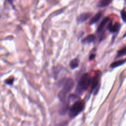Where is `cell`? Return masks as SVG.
Masks as SVG:
<instances>
[{"instance_id": "cell-8", "label": "cell", "mask_w": 126, "mask_h": 126, "mask_svg": "<svg viewBox=\"0 0 126 126\" xmlns=\"http://www.w3.org/2000/svg\"><path fill=\"white\" fill-rule=\"evenodd\" d=\"M95 39V36L94 34H89L84 38H83L82 40V42L83 43H90L93 42Z\"/></svg>"}, {"instance_id": "cell-14", "label": "cell", "mask_w": 126, "mask_h": 126, "mask_svg": "<svg viewBox=\"0 0 126 126\" xmlns=\"http://www.w3.org/2000/svg\"><path fill=\"white\" fill-rule=\"evenodd\" d=\"M14 78L13 77H9L8 78H7V79H6L4 81L5 83L9 85H11L13 84V81H14Z\"/></svg>"}, {"instance_id": "cell-12", "label": "cell", "mask_w": 126, "mask_h": 126, "mask_svg": "<svg viewBox=\"0 0 126 126\" xmlns=\"http://www.w3.org/2000/svg\"><path fill=\"white\" fill-rule=\"evenodd\" d=\"M126 61V60H120V61H118L116 62H114L111 64L110 66L111 68L117 67L119 66L122 65L123 64H124Z\"/></svg>"}, {"instance_id": "cell-13", "label": "cell", "mask_w": 126, "mask_h": 126, "mask_svg": "<svg viewBox=\"0 0 126 126\" xmlns=\"http://www.w3.org/2000/svg\"><path fill=\"white\" fill-rule=\"evenodd\" d=\"M125 55H126V46L118 51L117 57H121Z\"/></svg>"}, {"instance_id": "cell-16", "label": "cell", "mask_w": 126, "mask_h": 126, "mask_svg": "<svg viewBox=\"0 0 126 126\" xmlns=\"http://www.w3.org/2000/svg\"><path fill=\"white\" fill-rule=\"evenodd\" d=\"M95 55L94 54H92L90 55V57H89V60H93L95 58Z\"/></svg>"}, {"instance_id": "cell-10", "label": "cell", "mask_w": 126, "mask_h": 126, "mask_svg": "<svg viewBox=\"0 0 126 126\" xmlns=\"http://www.w3.org/2000/svg\"><path fill=\"white\" fill-rule=\"evenodd\" d=\"M102 16V13L101 12H98L90 20L89 22L90 25H93L95 23H96L101 18Z\"/></svg>"}, {"instance_id": "cell-6", "label": "cell", "mask_w": 126, "mask_h": 126, "mask_svg": "<svg viewBox=\"0 0 126 126\" xmlns=\"http://www.w3.org/2000/svg\"><path fill=\"white\" fill-rule=\"evenodd\" d=\"M92 13L90 12H85L81 14L77 19L79 23H83L87 20L92 15Z\"/></svg>"}, {"instance_id": "cell-5", "label": "cell", "mask_w": 126, "mask_h": 126, "mask_svg": "<svg viewBox=\"0 0 126 126\" xmlns=\"http://www.w3.org/2000/svg\"><path fill=\"white\" fill-rule=\"evenodd\" d=\"M110 21V19L109 17H105L104 18L102 21L100 22L99 25H98L97 30H96V32L98 33L102 32V31L103 30L104 27L106 26L107 23Z\"/></svg>"}, {"instance_id": "cell-15", "label": "cell", "mask_w": 126, "mask_h": 126, "mask_svg": "<svg viewBox=\"0 0 126 126\" xmlns=\"http://www.w3.org/2000/svg\"><path fill=\"white\" fill-rule=\"evenodd\" d=\"M121 16L123 21L124 22H126V11L123 10L121 11Z\"/></svg>"}, {"instance_id": "cell-2", "label": "cell", "mask_w": 126, "mask_h": 126, "mask_svg": "<svg viewBox=\"0 0 126 126\" xmlns=\"http://www.w3.org/2000/svg\"><path fill=\"white\" fill-rule=\"evenodd\" d=\"M92 78L88 73L83 74L80 77L76 88V93L78 94H81L86 91L91 85Z\"/></svg>"}, {"instance_id": "cell-7", "label": "cell", "mask_w": 126, "mask_h": 126, "mask_svg": "<svg viewBox=\"0 0 126 126\" xmlns=\"http://www.w3.org/2000/svg\"><path fill=\"white\" fill-rule=\"evenodd\" d=\"M99 74H97L96 75H95L93 78H92V80H91V88L92 90H95L96 89V88L97 87L98 83H99Z\"/></svg>"}, {"instance_id": "cell-11", "label": "cell", "mask_w": 126, "mask_h": 126, "mask_svg": "<svg viewBox=\"0 0 126 126\" xmlns=\"http://www.w3.org/2000/svg\"><path fill=\"white\" fill-rule=\"evenodd\" d=\"M79 63V61L78 59L74 58L72 60H71V61L69 63L70 67L72 69H74L78 66Z\"/></svg>"}, {"instance_id": "cell-1", "label": "cell", "mask_w": 126, "mask_h": 126, "mask_svg": "<svg viewBox=\"0 0 126 126\" xmlns=\"http://www.w3.org/2000/svg\"><path fill=\"white\" fill-rule=\"evenodd\" d=\"M74 86V82L72 79L67 78L64 79L62 89L58 94V97L60 101L63 102L66 100L67 94L71 92Z\"/></svg>"}, {"instance_id": "cell-4", "label": "cell", "mask_w": 126, "mask_h": 126, "mask_svg": "<svg viewBox=\"0 0 126 126\" xmlns=\"http://www.w3.org/2000/svg\"><path fill=\"white\" fill-rule=\"evenodd\" d=\"M121 25L118 23H115L114 24H112V22L111 21L109 24L107 25V29L111 33H115L117 32H119L120 29Z\"/></svg>"}, {"instance_id": "cell-9", "label": "cell", "mask_w": 126, "mask_h": 126, "mask_svg": "<svg viewBox=\"0 0 126 126\" xmlns=\"http://www.w3.org/2000/svg\"><path fill=\"white\" fill-rule=\"evenodd\" d=\"M112 0H99L97 3V7L103 8L109 5L112 2Z\"/></svg>"}, {"instance_id": "cell-18", "label": "cell", "mask_w": 126, "mask_h": 126, "mask_svg": "<svg viewBox=\"0 0 126 126\" xmlns=\"http://www.w3.org/2000/svg\"><path fill=\"white\" fill-rule=\"evenodd\" d=\"M126 37V32H125V33L124 34V36H123V38H125V37Z\"/></svg>"}, {"instance_id": "cell-3", "label": "cell", "mask_w": 126, "mask_h": 126, "mask_svg": "<svg viewBox=\"0 0 126 126\" xmlns=\"http://www.w3.org/2000/svg\"><path fill=\"white\" fill-rule=\"evenodd\" d=\"M84 103L82 100L75 101L69 108L68 116L70 118H74L79 115L84 109Z\"/></svg>"}, {"instance_id": "cell-17", "label": "cell", "mask_w": 126, "mask_h": 126, "mask_svg": "<svg viewBox=\"0 0 126 126\" xmlns=\"http://www.w3.org/2000/svg\"><path fill=\"white\" fill-rule=\"evenodd\" d=\"M8 1H9V2L11 4H12V3H13V0H7Z\"/></svg>"}]
</instances>
